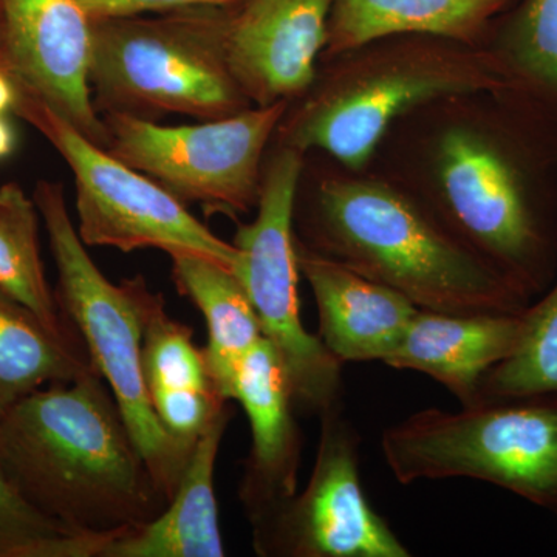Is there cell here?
Listing matches in <instances>:
<instances>
[{
  "instance_id": "obj_28",
  "label": "cell",
  "mask_w": 557,
  "mask_h": 557,
  "mask_svg": "<svg viewBox=\"0 0 557 557\" xmlns=\"http://www.w3.org/2000/svg\"><path fill=\"white\" fill-rule=\"evenodd\" d=\"M16 145V137H14L13 127L10 126L9 121L0 115V160L9 157L14 150Z\"/></svg>"
},
{
  "instance_id": "obj_1",
  "label": "cell",
  "mask_w": 557,
  "mask_h": 557,
  "mask_svg": "<svg viewBox=\"0 0 557 557\" xmlns=\"http://www.w3.org/2000/svg\"><path fill=\"white\" fill-rule=\"evenodd\" d=\"M370 170L423 200L528 296L557 270V120L508 89L438 98L399 119Z\"/></svg>"
},
{
  "instance_id": "obj_21",
  "label": "cell",
  "mask_w": 557,
  "mask_h": 557,
  "mask_svg": "<svg viewBox=\"0 0 557 557\" xmlns=\"http://www.w3.org/2000/svg\"><path fill=\"white\" fill-rule=\"evenodd\" d=\"M97 369L81 336L51 332L0 289V417L46 384L72 383Z\"/></svg>"
},
{
  "instance_id": "obj_11",
  "label": "cell",
  "mask_w": 557,
  "mask_h": 557,
  "mask_svg": "<svg viewBox=\"0 0 557 557\" xmlns=\"http://www.w3.org/2000/svg\"><path fill=\"white\" fill-rule=\"evenodd\" d=\"M306 490L252 523L262 557H409L412 553L370 507L359 474V435L343 403L322 412Z\"/></svg>"
},
{
  "instance_id": "obj_7",
  "label": "cell",
  "mask_w": 557,
  "mask_h": 557,
  "mask_svg": "<svg viewBox=\"0 0 557 557\" xmlns=\"http://www.w3.org/2000/svg\"><path fill=\"white\" fill-rule=\"evenodd\" d=\"M381 453L403 485L482 480L557 511V397L424 409L387 428Z\"/></svg>"
},
{
  "instance_id": "obj_24",
  "label": "cell",
  "mask_w": 557,
  "mask_h": 557,
  "mask_svg": "<svg viewBox=\"0 0 557 557\" xmlns=\"http://www.w3.org/2000/svg\"><path fill=\"white\" fill-rule=\"evenodd\" d=\"M522 319L518 346L486 373L482 399L557 397V284Z\"/></svg>"
},
{
  "instance_id": "obj_26",
  "label": "cell",
  "mask_w": 557,
  "mask_h": 557,
  "mask_svg": "<svg viewBox=\"0 0 557 557\" xmlns=\"http://www.w3.org/2000/svg\"><path fill=\"white\" fill-rule=\"evenodd\" d=\"M90 21L164 14L200 7H230L237 0H76Z\"/></svg>"
},
{
  "instance_id": "obj_19",
  "label": "cell",
  "mask_w": 557,
  "mask_h": 557,
  "mask_svg": "<svg viewBox=\"0 0 557 557\" xmlns=\"http://www.w3.org/2000/svg\"><path fill=\"white\" fill-rule=\"evenodd\" d=\"M518 0H333L322 58L387 36H438L480 47Z\"/></svg>"
},
{
  "instance_id": "obj_15",
  "label": "cell",
  "mask_w": 557,
  "mask_h": 557,
  "mask_svg": "<svg viewBox=\"0 0 557 557\" xmlns=\"http://www.w3.org/2000/svg\"><path fill=\"white\" fill-rule=\"evenodd\" d=\"M296 245L317 300L318 336L339 362L386 361L420 310L401 293Z\"/></svg>"
},
{
  "instance_id": "obj_12",
  "label": "cell",
  "mask_w": 557,
  "mask_h": 557,
  "mask_svg": "<svg viewBox=\"0 0 557 557\" xmlns=\"http://www.w3.org/2000/svg\"><path fill=\"white\" fill-rule=\"evenodd\" d=\"M2 65L22 95L57 112L106 149L89 84L91 21L76 0H0Z\"/></svg>"
},
{
  "instance_id": "obj_2",
  "label": "cell",
  "mask_w": 557,
  "mask_h": 557,
  "mask_svg": "<svg viewBox=\"0 0 557 557\" xmlns=\"http://www.w3.org/2000/svg\"><path fill=\"white\" fill-rule=\"evenodd\" d=\"M295 239L395 289L418 309L520 313L530 298L394 180L322 152L304 157Z\"/></svg>"
},
{
  "instance_id": "obj_8",
  "label": "cell",
  "mask_w": 557,
  "mask_h": 557,
  "mask_svg": "<svg viewBox=\"0 0 557 557\" xmlns=\"http://www.w3.org/2000/svg\"><path fill=\"white\" fill-rule=\"evenodd\" d=\"M304 157L299 150L271 141L256 218L239 223L233 245L239 249L237 277L258 313L263 336L284 364L295 409L321 416L341 403L343 362L300 318L293 205Z\"/></svg>"
},
{
  "instance_id": "obj_6",
  "label": "cell",
  "mask_w": 557,
  "mask_h": 557,
  "mask_svg": "<svg viewBox=\"0 0 557 557\" xmlns=\"http://www.w3.org/2000/svg\"><path fill=\"white\" fill-rule=\"evenodd\" d=\"M36 207L46 225L58 273L57 300L78 330L91 362L113 397L157 485L171 500L193 453L164 431L153 412L143 375V332L150 292L146 278L113 284L98 269L70 218L60 183L39 182Z\"/></svg>"
},
{
  "instance_id": "obj_23",
  "label": "cell",
  "mask_w": 557,
  "mask_h": 557,
  "mask_svg": "<svg viewBox=\"0 0 557 557\" xmlns=\"http://www.w3.org/2000/svg\"><path fill=\"white\" fill-rule=\"evenodd\" d=\"M39 209L14 185L0 186V289L62 336H81L58 306L44 271Z\"/></svg>"
},
{
  "instance_id": "obj_3",
  "label": "cell",
  "mask_w": 557,
  "mask_h": 557,
  "mask_svg": "<svg viewBox=\"0 0 557 557\" xmlns=\"http://www.w3.org/2000/svg\"><path fill=\"white\" fill-rule=\"evenodd\" d=\"M0 469L42 515L89 536L141 525L170 504L97 369L0 417Z\"/></svg>"
},
{
  "instance_id": "obj_4",
  "label": "cell",
  "mask_w": 557,
  "mask_h": 557,
  "mask_svg": "<svg viewBox=\"0 0 557 557\" xmlns=\"http://www.w3.org/2000/svg\"><path fill=\"white\" fill-rule=\"evenodd\" d=\"M494 89H505V81L485 49L438 36L373 39L319 61L310 86L288 102L273 143L364 170L386 132L413 109Z\"/></svg>"
},
{
  "instance_id": "obj_14",
  "label": "cell",
  "mask_w": 557,
  "mask_h": 557,
  "mask_svg": "<svg viewBox=\"0 0 557 557\" xmlns=\"http://www.w3.org/2000/svg\"><path fill=\"white\" fill-rule=\"evenodd\" d=\"M231 399L240 403L251 426L239 498L252 525L298 493L302 457L287 372L265 336L242 359Z\"/></svg>"
},
{
  "instance_id": "obj_17",
  "label": "cell",
  "mask_w": 557,
  "mask_h": 557,
  "mask_svg": "<svg viewBox=\"0 0 557 557\" xmlns=\"http://www.w3.org/2000/svg\"><path fill=\"white\" fill-rule=\"evenodd\" d=\"M161 293L150 292L143 332V375L153 412L183 449L193 453L230 401L209 375L203 348L189 325L168 314Z\"/></svg>"
},
{
  "instance_id": "obj_9",
  "label": "cell",
  "mask_w": 557,
  "mask_h": 557,
  "mask_svg": "<svg viewBox=\"0 0 557 557\" xmlns=\"http://www.w3.org/2000/svg\"><path fill=\"white\" fill-rule=\"evenodd\" d=\"M288 102L252 106L225 119L183 126L102 113L113 157L156 180L188 207L239 222L258 207L263 160Z\"/></svg>"
},
{
  "instance_id": "obj_13",
  "label": "cell",
  "mask_w": 557,
  "mask_h": 557,
  "mask_svg": "<svg viewBox=\"0 0 557 557\" xmlns=\"http://www.w3.org/2000/svg\"><path fill=\"white\" fill-rule=\"evenodd\" d=\"M333 0H237L223 9L231 72L252 106L298 98L327 42Z\"/></svg>"
},
{
  "instance_id": "obj_27",
  "label": "cell",
  "mask_w": 557,
  "mask_h": 557,
  "mask_svg": "<svg viewBox=\"0 0 557 557\" xmlns=\"http://www.w3.org/2000/svg\"><path fill=\"white\" fill-rule=\"evenodd\" d=\"M17 98H20V90L16 83L11 78L9 70L0 64V115L13 109L17 104Z\"/></svg>"
},
{
  "instance_id": "obj_18",
  "label": "cell",
  "mask_w": 557,
  "mask_h": 557,
  "mask_svg": "<svg viewBox=\"0 0 557 557\" xmlns=\"http://www.w3.org/2000/svg\"><path fill=\"white\" fill-rule=\"evenodd\" d=\"M233 409L225 410L197 442L177 491L161 515L104 537L98 557H223L215 461Z\"/></svg>"
},
{
  "instance_id": "obj_20",
  "label": "cell",
  "mask_w": 557,
  "mask_h": 557,
  "mask_svg": "<svg viewBox=\"0 0 557 557\" xmlns=\"http://www.w3.org/2000/svg\"><path fill=\"white\" fill-rule=\"evenodd\" d=\"M172 281L203 314L208 343L203 347L209 375L219 394L233 401L234 376L242 359L263 338L258 313L233 270L196 255L170 256Z\"/></svg>"
},
{
  "instance_id": "obj_16",
  "label": "cell",
  "mask_w": 557,
  "mask_h": 557,
  "mask_svg": "<svg viewBox=\"0 0 557 557\" xmlns=\"http://www.w3.org/2000/svg\"><path fill=\"white\" fill-rule=\"evenodd\" d=\"M522 313H443L420 309L388 368L416 370L443 384L461 406L482 401L480 386L494 366L512 354Z\"/></svg>"
},
{
  "instance_id": "obj_5",
  "label": "cell",
  "mask_w": 557,
  "mask_h": 557,
  "mask_svg": "<svg viewBox=\"0 0 557 557\" xmlns=\"http://www.w3.org/2000/svg\"><path fill=\"white\" fill-rule=\"evenodd\" d=\"M223 9L91 21L89 84L98 113L205 121L252 108L226 60Z\"/></svg>"
},
{
  "instance_id": "obj_25",
  "label": "cell",
  "mask_w": 557,
  "mask_h": 557,
  "mask_svg": "<svg viewBox=\"0 0 557 557\" xmlns=\"http://www.w3.org/2000/svg\"><path fill=\"white\" fill-rule=\"evenodd\" d=\"M104 537L47 518L0 469V557H97Z\"/></svg>"
},
{
  "instance_id": "obj_22",
  "label": "cell",
  "mask_w": 557,
  "mask_h": 557,
  "mask_svg": "<svg viewBox=\"0 0 557 557\" xmlns=\"http://www.w3.org/2000/svg\"><path fill=\"white\" fill-rule=\"evenodd\" d=\"M482 49L505 89L557 120V0H518L493 22Z\"/></svg>"
},
{
  "instance_id": "obj_10",
  "label": "cell",
  "mask_w": 557,
  "mask_h": 557,
  "mask_svg": "<svg viewBox=\"0 0 557 557\" xmlns=\"http://www.w3.org/2000/svg\"><path fill=\"white\" fill-rule=\"evenodd\" d=\"M32 121L67 163L75 180L78 234L86 247L123 252L157 248L201 256L236 273L239 249L215 236L156 180L113 157L42 102L20 94Z\"/></svg>"
}]
</instances>
